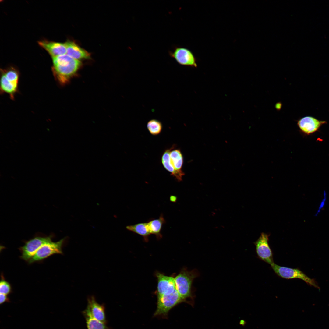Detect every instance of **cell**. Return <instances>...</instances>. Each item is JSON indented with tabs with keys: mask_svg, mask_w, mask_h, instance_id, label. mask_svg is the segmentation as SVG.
I'll return each mask as SVG.
<instances>
[{
	"mask_svg": "<svg viewBox=\"0 0 329 329\" xmlns=\"http://www.w3.org/2000/svg\"><path fill=\"white\" fill-rule=\"evenodd\" d=\"M52 71L54 78L60 84L67 83L81 65L79 60L65 54L52 58Z\"/></svg>",
	"mask_w": 329,
	"mask_h": 329,
	"instance_id": "6da1fadb",
	"label": "cell"
},
{
	"mask_svg": "<svg viewBox=\"0 0 329 329\" xmlns=\"http://www.w3.org/2000/svg\"><path fill=\"white\" fill-rule=\"evenodd\" d=\"M199 275V273L196 269L189 271L184 268L174 278L176 289L184 300L186 301V299L190 298L193 300L192 283Z\"/></svg>",
	"mask_w": 329,
	"mask_h": 329,
	"instance_id": "7a4b0ae2",
	"label": "cell"
},
{
	"mask_svg": "<svg viewBox=\"0 0 329 329\" xmlns=\"http://www.w3.org/2000/svg\"><path fill=\"white\" fill-rule=\"evenodd\" d=\"M271 266L275 273L280 277L286 279H300L308 284L317 289H320L314 280L308 277L298 268L281 266L274 263Z\"/></svg>",
	"mask_w": 329,
	"mask_h": 329,
	"instance_id": "3957f363",
	"label": "cell"
},
{
	"mask_svg": "<svg viewBox=\"0 0 329 329\" xmlns=\"http://www.w3.org/2000/svg\"><path fill=\"white\" fill-rule=\"evenodd\" d=\"M186 301L181 297L176 289L171 293L158 296L157 308L154 314L166 315L176 305Z\"/></svg>",
	"mask_w": 329,
	"mask_h": 329,
	"instance_id": "277c9868",
	"label": "cell"
},
{
	"mask_svg": "<svg viewBox=\"0 0 329 329\" xmlns=\"http://www.w3.org/2000/svg\"><path fill=\"white\" fill-rule=\"evenodd\" d=\"M64 241L62 239L58 241H52L42 246L28 261L29 264L42 260L53 254H63L62 248Z\"/></svg>",
	"mask_w": 329,
	"mask_h": 329,
	"instance_id": "5b68a950",
	"label": "cell"
},
{
	"mask_svg": "<svg viewBox=\"0 0 329 329\" xmlns=\"http://www.w3.org/2000/svg\"><path fill=\"white\" fill-rule=\"evenodd\" d=\"M168 53L169 56L181 65L197 67L196 59L192 51L188 48L175 46L172 51H169Z\"/></svg>",
	"mask_w": 329,
	"mask_h": 329,
	"instance_id": "8992f818",
	"label": "cell"
},
{
	"mask_svg": "<svg viewBox=\"0 0 329 329\" xmlns=\"http://www.w3.org/2000/svg\"><path fill=\"white\" fill-rule=\"evenodd\" d=\"M51 241V237H37L27 241L19 248L21 258L28 261L42 246Z\"/></svg>",
	"mask_w": 329,
	"mask_h": 329,
	"instance_id": "52a82bcc",
	"label": "cell"
},
{
	"mask_svg": "<svg viewBox=\"0 0 329 329\" xmlns=\"http://www.w3.org/2000/svg\"><path fill=\"white\" fill-rule=\"evenodd\" d=\"M268 237L267 234L263 232L254 243L259 258L271 265L274 262L272 251L268 243Z\"/></svg>",
	"mask_w": 329,
	"mask_h": 329,
	"instance_id": "ba28073f",
	"label": "cell"
},
{
	"mask_svg": "<svg viewBox=\"0 0 329 329\" xmlns=\"http://www.w3.org/2000/svg\"><path fill=\"white\" fill-rule=\"evenodd\" d=\"M87 302L86 308L82 313L87 314L97 320L107 324L104 304L98 303L93 295L87 298Z\"/></svg>",
	"mask_w": 329,
	"mask_h": 329,
	"instance_id": "9c48e42d",
	"label": "cell"
},
{
	"mask_svg": "<svg viewBox=\"0 0 329 329\" xmlns=\"http://www.w3.org/2000/svg\"><path fill=\"white\" fill-rule=\"evenodd\" d=\"M156 276L157 279V296L171 293L176 289L174 278L159 272L156 274Z\"/></svg>",
	"mask_w": 329,
	"mask_h": 329,
	"instance_id": "30bf717a",
	"label": "cell"
},
{
	"mask_svg": "<svg viewBox=\"0 0 329 329\" xmlns=\"http://www.w3.org/2000/svg\"><path fill=\"white\" fill-rule=\"evenodd\" d=\"M326 122L320 121L310 116L303 117L298 122L297 124L300 129L303 132L310 134L316 131Z\"/></svg>",
	"mask_w": 329,
	"mask_h": 329,
	"instance_id": "8fae6325",
	"label": "cell"
},
{
	"mask_svg": "<svg viewBox=\"0 0 329 329\" xmlns=\"http://www.w3.org/2000/svg\"><path fill=\"white\" fill-rule=\"evenodd\" d=\"M38 44L48 52L52 58L66 53V48L65 43L42 40L39 41Z\"/></svg>",
	"mask_w": 329,
	"mask_h": 329,
	"instance_id": "7c38bea8",
	"label": "cell"
},
{
	"mask_svg": "<svg viewBox=\"0 0 329 329\" xmlns=\"http://www.w3.org/2000/svg\"><path fill=\"white\" fill-rule=\"evenodd\" d=\"M65 44L66 48V54L72 58L77 60L90 58V54L88 52L74 42L68 41Z\"/></svg>",
	"mask_w": 329,
	"mask_h": 329,
	"instance_id": "4fadbf2b",
	"label": "cell"
},
{
	"mask_svg": "<svg viewBox=\"0 0 329 329\" xmlns=\"http://www.w3.org/2000/svg\"><path fill=\"white\" fill-rule=\"evenodd\" d=\"M18 82L11 80L1 73V93L8 94L10 98L14 100L15 95L18 90Z\"/></svg>",
	"mask_w": 329,
	"mask_h": 329,
	"instance_id": "5bb4252c",
	"label": "cell"
},
{
	"mask_svg": "<svg viewBox=\"0 0 329 329\" xmlns=\"http://www.w3.org/2000/svg\"><path fill=\"white\" fill-rule=\"evenodd\" d=\"M172 147L166 150L164 152L161 157V162L164 168L171 173V175L175 178L178 181H181L182 180V177L184 175V173L177 172L171 164L170 153Z\"/></svg>",
	"mask_w": 329,
	"mask_h": 329,
	"instance_id": "9a60e30c",
	"label": "cell"
},
{
	"mask_svg": "<svg viewBox=\"0 0 329 329\" xmlns=\"http://www.w3.org/2000/svg\"><path fill=\"white\" fill-rule=\"evenodd\" d=\"M170 157L171 165L175 170L180 173H183L182 170L183 157L180 150L175 149L173 146L170 152Z\"/></svg>",
	"mask_w": 329,
	"mask_h": 329,
	"instance_id": "2e32d148",
	"label": "cell"
},
{
	"mask_svg": "<svg viewBox=\"0 0 329 329\" xmlns=\"http://www.w3.org/2000/svg\"><path fill=\"white\" fill-rule=\"evenodd\" d=\"M126 229L143 236L146 240L151 234L148 223H140L126 227Z\"/></svg>",
	"mask_w": 329,
	"mask_h": 329,
	"instance_id": "e0dca14e",
	"label": "cell"
},
{
	"mask_svg": "<svg viewBox=\"0 0 329 329\" xmlns=\"http://www.w3.org/2000/svg\"><path fill=\"white\" fill-rule=\"evenodd\" d=\"M147 223L150 234L155 235L158 238H161L162 236L161 233L162 227L165 223L163 215L161 214L158 218L151 220Z\"/></svg>",
	"mask_w": 329,
	"mask_h": 329,
	"instance_id": "ac0fdd59",
	"label": "cell"
},
{
	"mask_svg": "<svg viewBox=\"0 0 329 329\" xmlns=\"http://www.w3.org/2000/svg\"><path fill=\"white\" fill-rule=\"evenodd\" d=\"M86 321L87 329H112L107 325V324L98 321L90 315L82 313Z\"/></svg>",
	"mask_w": 329,
	"mask_h": 329,
	"instance_id": "d6986e66",
	"label": "cell"
},
{
	"mask_svg": "<svg viewBox=\"0 0 329 329\" xmlns=\"http://www.w3.org/2000/svg\"><path fill=\"white\" fill-rule=\"evenodd\" d=\"M147 128L150 133L153 135L159 134L162 129L161 122L156 119H151L147 123Z\"/></svg>",
	"mask_w": 329,
	"mask_h": 329,
	"instance_id": "ffe728a7",
	"label": "cell"
},
{
	"mask_svg": "<svg viewBox=\"0 0 329 329\" xmlns=\"http://www.w3.org/2000/svg\"><path fill=\"white\" fill-rule=\"evenodd\" d=\"M0 282V293L8 295L12 292V288L10 283L5 279L3 274L1 275Z\"/></svg>",
	"mask_w": 329,
	"mask_h": 329,
	"instance_id": "44dd1931",
	"label": "cell"
},
{
	"mask_svg": "<svg viewBox=\"0 0 329 329\" xmlns=\"http://www.w3.org/2000/svg\"><path fill=\"white\" fill-rule=\"evenodd\" d=\"M327 199V193L325 191L323 193V198L320 202L317 211L315 214V216H317L319 214L321 210L324 207Z\"/></svg>",
	"mask_w": 329,
	"mask_h": 329,
	"instance_id": "7402d4cb",
	"label": "cell"
},
{
	"mask_svg": "<svg viewBox=\"0 0 329 329\" xmlns=\"http://www.w3.org/2000/svg\"><path fill=\"white\" fill-rule=\"evenodd\" d=\"M10 299L7 296V295L0 293V304L4 303L5 302H9Z\"/></svg>",
	"mask_w": 329,
	"mask_h": 329,
	"instance_id": "603a6c76",
	"label": "cell"
},
{
	"mask_svg": "<svg viewBox=\"0 0 329 329\" xmlns=\"http://www.w3.org/2000/svg\"><path fill=\"white\" fill-rule=\"evenodd\" d=\"M177 200V197L174 195H171L170 197V201L172 202H175Z\"/></svg>",
	"mask_w": 329,
	"mask_h": 329,
	"instance_id": "cb8c5ba5",
	"label": "cell"
}]
</instances>
